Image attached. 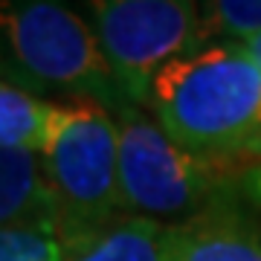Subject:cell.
Segmentation results:
<instances>
[{"mask_svg": "<svg viewBox=\"0 0 261 261\" xmlns=\"http://www.w3.org/2000/svg\"><path fill=\"white\" fill-rule=\"evenodd\" d=\"M148 108L186 151L238 168L261 157V67L238 44L212 41L157 75Z\"/></svg>", "mask_w": 261, "mask_h": 261, "instance_id": "1", "label": "cell"}, {"mask_svg": "<svg viewBox=\"0 0 261 261\" xmlns=\"http://www.w3.org/2000/svg\"><path fill=\"white\" fill-rule=\"evenodd\" d=\"M38 160L61 247L128 215L119 186V128L102 105H49Z\"/></svg>", "mask_w": 261, "mask_h": 261, "instance_id": "2", "label": "cell"}, {"mask_svg": "<svg viewBox=\"0 0 261 261\" xmlns=\"http://www.w3.org/2000/svg\"><path fill=\"white\" fill-rule=\"evenodd\" d=\"M113 119L119 128V186L128 215L183 226L229 203L232 168L186 151L137 105L119 108Z\"/></svg>", "mask_w": 261, "mask_h": 261, "instance_id": "3", "label": "cell"}, {"mask_svg": "<svg viewBox=\"0 0 261 261\" xmlns=\"http://www.w3.org/2000/svg\"><path fill=\"white\" fill-rule=\"evenodd\" d=\"M0 49L32 84L90 96L111 113L128 105L90 23L61 3H0Z\"/></svg>", "mask_w": 261, "mask_h": 261, "instance_id": "4", "label": "cell"}, {"mask_svg": "<svg viewBox=\"0 0 261 261\" xmlns=\"http://www.w3.org/2000/svg\"><path fill=\"white\" fill-rule=\"evenodd\" d=\"M87 23L128 105H148L157 75L171 61L203 49L200 6L189 0H93Z\"/></svg>", "mask_w": 261, "mask_h": 261, "instance_id": "5", "label": "cell"}, {"mask_svg": "<svg viewBox=\"0 0 261 261\" xmlns=\"http://www.w3.org/2000/svg\"><path fill=\"white\" fill-rule=\"evenodd\" d=\"M166 261H261V238L229 203L183 226H166Z\"/></svg>", "mask_w": 261, "mask_h": 261, "instance_id": "6", "label": "cell"}, {"mask_svg": "<svg viewBox=\"0 0 261 261\" xmlns=\"http://www.w3.org/2000/svg\"><path fill=\"white\" fill-rule=\"evenodd\" d=\"M163 235L166 226L157 221L122 215L102 229L67 244L64 261H166Z\"/></svg>", "mask_w": 261, "mask_h": 261, "instance_id": "7", "label": "cell"}, {"mask_svg": "<svg viewBox=\"0 0 261 261\" xmlns=\"http://www.w3.org/2000/svg\"><path fill=\"white\" fill-rule=\"evenodd\" d=\"M18 224H53V200L38 154L0 148V229Z\"/></svg>", "mask_w": 261, "mask_h": 261, "instance_id": "8", "label": "cell"}, {"mask_svg": "<svg viewBox=\"0 0 261 261\" xmlns=\"http://www.w3.org/2000/svg\"><path fill=\"white\" fill-rule=\"evenodd\" d=\"M49 105L0 79V148L41 154L47 140Z\"/></svg>", "mask_w": 261, "mask_h": 261, "instance_id": "9", "label": "cell"}, {"mask_svg": "<svg viewBox=\"0 0 261 261\" xmlns=\"http://www.w3.org/2000/svg\"><path fill=\"white\" fill-rule=\"evenodd\" d=\"M206 41L221 38V44H250L261 35V0H215L200 6Z\"/></svg>", "mask_w": 261, "mask_h": 261, "instance_id": "10", "label": "cell"}, {"mask_svg": "<svg viewBox=\"0 0 261 261\" xmlns=\"http://www.w3.org/2000/svg\"><path fill=\"white\" fill-rule=\"evenodd\" d=\"M0 261H64L53 224H18L0 229Z\"/></svg>", "mask_w": 261, "mask_h": 261, "instance_id": "11", "label": "cell"}, {"mask_svg": "<svg viewBox=\"0 0 261 261\" xmlns=\"http://www.w3.org/2000/svg\"><path fill=\"white\" fill-rule=\"evenodd\" d=\"M244 49H247V53H250V58L261 67V35H258V38H252L250 44H244Z\"/></svg>", "mask_w": 261, "mask_h": 261, "instance_id": "12", "label": "cell"}, {"mask_svg": "<svg viewBox=\"0 0 261 261\" xmlns=\"http://www.w3.org/2000/svg\"><path fill=\"white\" fill-rule=\"evenodd\" d=\"M252 174H255V177H252V183H255V189H258V197H261V168H255Z\"/></svg>", "mask_w": 261, "mask_h": 261, "instance_id": "13", "label": "cell"}]
</instances>
